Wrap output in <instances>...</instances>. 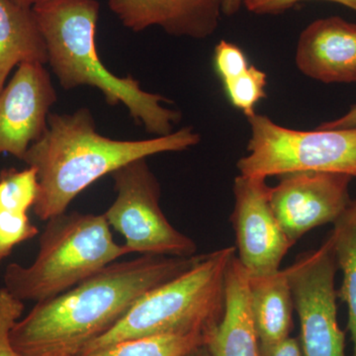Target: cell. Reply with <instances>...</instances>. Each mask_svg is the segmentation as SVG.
Masks as SVG:
<instances>
[{
  "label": "cell",
  "mask_w": 356,
  "mask_h": 356,
  "mask_svg": "<svg viewBox=\"0 0 356 356\" xmlns=\"http://www.w3.org/2000/svg\"><path fill=\"white\" fill-rule=\"evenodd\" d=\"M24 302L16 299L6 288L0 289V356H22L11 341V330L22 316Z\"/></svg>",
  "instance_id": "21"
},
{
  "label": "cell",
  "mask_w": 356,
  "mask_h": 356,
  "mask_svg": "<svg viewBox=\"0 0 356 356\" xmlns=\"http://www.w3.org/2000/svg\"><path fill=\"white\" fill-rule=\"evenodd\" d=\"M13 1L19 4V6L28 7V8H33V7L37 6V4L41 3V2L44 1V0H13Z\"/></svg>",
  "instance_id": "28"
},
{
  "label": "cell",
  "mask_w": 356,
  "mask_h": 356,
  "mask_svg": "<svg viewBox=\"0 0 356 356\" xmlns=\"http://www.w3.org/2000/svg\"><path fill=\"white\" fill-rule=\"evenodd\" d=\"M184 356H212L211 355L210 351L206 348L205 344L203 346H197V348H193L191 351H189L187 355Z\"/></svg>",
  "instance_id": "27"
},
{
  "label": "cell",
  "mask_w": 356,
  "mask_h": 356,
  "mask_svg": "<svg viewBox=\"0 0 356 356\" xmlns=\"http://www.w3.org/2000/svg\"><path fill=\"white\" fill-rule=\"evenodd\" d=\"M97 0H44L33 7L46 42L48 64L60 86H91L110 105H125L131 116L156 137L170 135L181 114L163 106V96L140 88L133 77L115 76L98 57Z\"/></svg>",
  "instance_id": "3"
},
{
  "label": "cell",
  "mask_w": 356,
  "mask_h": 356,
  "mask_svg": "<svg viewBox=\"0 0 356 356\" xmlns=\"http://www.w3.org/2000/svg\"><path fill=\"white\" fill-rule=\"evenodd\" d=\"M248 276L235 255L227 271L224 315L206 339L212 356H261L250 311Z\"/></svg>",
  "instance_id": "14"
},
{
  "label": "cell",
  "mask_w": 356,
  "mask_h": 356,
  "mask_svg": "<svg viewBox=\"0 0 356 356\" xmlns=\"http://www.w3.org/2000/svg\"><path fill=\"white\" fill-rule=\"evenodd\" d=\"M110 10L134 32L158 26L168 34L202 40L222 15V0H108Z\"/></svg>",
  "instance_id": "12"
},
{
  "label": "cell",
  "mask_w": 356,
  "mask_h": 356,
  "mask_svg": "<svg viewBox=\"0 0 356 356\" xmlns=\"http://www.w3.org/2000/svg\"><path fill=\"white\" fill-rule=\"evenodd\" d=\"M259 350L261 356H303L299 339L290 336L278 343H259Z\"/></svg>",
  "instance_id": "24"
},
{
  "label": "cell",
  "mask_w": 356,
  "mask_h": 356,
  "mask_svg": "<svg viewBox=\"0 0 356 356\" xmlns=\"http://www.w3.org/2000/svg\"><path fill=\"white\" fill-rule=\"evenodd\" d=\"M192 257L142 254L115 261L76 286L35 304L11 330L22 356H74L118 323L149 290L195 266Z\"/></svg>",
  "instance_id": "1"
},
{
  "label": "cell",
  "mask_w": 356,
  "mask_h": 356,
  "mask_svg": "<svg viewBox=\"0 0 356 356\" xmlns=\"http://www.w3.org/2000/svg\"><path fill=\"white\" fill-rule=\"evenodd\" d=\"M130 254L115 242L104 215L72 212L47 221L36 259L10 264L4 288L20 301L35 303L63 294L105 266Z\"/></svg>",
  "instance_id": "5"
},
{
  "label": "cell",
  "mask_w": 356,
  "mask_h": 356,
  "mask_svg": "<svg viewBox=\"0 0 356 356\" xmlns=\"http://www.w3.org/2000/svg\"><path fill=\"white\" fill-rule=\"evenodd\" d=\"M235 255L234 247L203 254L188 270L143 295L118 323L77 355L159 334H201L207 339L224 315L227 271Z\"/></svg>",
  "instance_id": "4"
},
{
  "label": "cell",
  "mask_w": 356,
  "mask_h": 356,
  "mask_svg": "<svg viewBox=\"0 0 356 356\" xmlns=\"http://www.w3.org/2000/svg\"><path fill=\"white\" fill-rule=\"evenodd\" d=\"M337 267L343 273V283L337 297L348 306V330L356 356V200L351 201L343 215L334 222L327 236Z\"/></svg>",
  "instance_id": "17"
},
{
  "label": "cell",
  "mask_w": 356,
  "mask_h": 356,
  "mask_svg": "<svg viewBox=\"0 0 356 356\" xmlns=\"http://www.w3.org/2000/svg\"><path fill=\"white\" fill-rule=\"evenodd\" d=\"M206 343L201 334H159L127 339L102 350L74 356H184Z\"/></svg>",
  "instance_id": "18"
},
{
  "label": "cell",
  "mask_w": 356,
  "mask_h": 356,
  "mask_svg": "<svg viewBox=\"0 0 356 356\" xmlns=\"http://www.w3.org/2000/svg\"><path fill=\"white\" fill-rule=\"evenodd\" d=\"M248 154L236 163L245 177H280L297 172H339L356 177V127L299 131L269 117H248Z\"/></svg>",
  "instance_id": "6"
},
{
  "label": "cell",
  "mask_w": 356,
  "mask_h": 356,
  "mask_svg": "<svg viewBox=\"0 0 356 356\" xmlns=\"http://www.w3.org/2000/svg\"><path fill=\"white\" fill-rule=\"evenodd\" d=\"M356 127V104L353 105L350 111L346 112L343 116L334 120L325 122L318 126L321 130H334V129H348Z\"/></svg>",
  "instance_id": "25"
},
{
  "label": "cell",
  "mask_w": 356,
  "mask_h": 356,
  "mask_svg": "<svg viewBox=\"0 0 356 356\" xmlns=\"http://www.w3.org/2000/svg\"><path fill=\"white\" fill-rule=\"evenodd\" d=\"M245 0H222V15L233 16L241 10Z\"/></svg>",
  "instance_id": "26"
},
{
  "label": "cell",
  "mask_w": 356,
  "mask_h": 356,
  "mask_svg": "<svg viewBox=\"0 0 356 356\" xmlns=\"http://www.w3.org/2000/svg\"><path fill=\"white\" fill-rule=\"evenodd\" d=\"M30 208L21 201L0 198V264L16 245L38 234L27 216Z\"/></svg>",
  "instance_id": "19"
},
{
  "label": "cell",
  "mask_w": 356,
  "mask_h": 356,
  "mask_svg": "<svg viewBox=\"0 0 356 356\" xmlns=\"http://www.w3.org/2000/svg\"><path fill=\"white\" fill-rule=\"evenodd\" d=\"M313 1V0H245L243 6L248 13L255 15H278L289 10L300 2ZM329 1L348 7L356 13V0H317Z\"/></svg>",
  "instance_id": "23"
},
{
  "label": "cell",
  "mask_w": 356,
  "mask_h": 356,
  "mask_svg": "<svg viewBox=\"0 0 356 356\" xmlns=\"http://www.w3.org/2000/svg\"><path fill=\"white\" fill-rule=\"evenodd\" d=\"M222 84L229 102L247 118L254 116L257 103L266 97V74L255 65Z\"/></svg>",
  "instance_id": "20"
},
{
  "label": "cell",
  "mask_w": 356,
  "mask_h": 356,
  "mask_svg": "<svg viewBox=\"0 0 356 356\" xmlns=\"http://www.w3.org/2000/svg\"><path fill=\"white\" fill-rule=\"evenodd\" d=\"M248 295L259 343L273 344L289 337L294 302L285 270L248 276Z\"/></svg>",
  "instance_id": "16"
},
{
  "label": "cell",
  "mask_w": 356,
  "mask_h": 356,
  "mask_svg": "<svg viewBox=\"0 0 356 356\" xmlns=\"http://www.w3.org/2000/svg\"><path fill=\"white\" fill-rule=\"evenodd\" d=\"M200 143V135L184 127L152 139L120 140L100 135L88 108L72 114L50 113L43 135L23 156L36 170L39 191L33 206L42 221L64 214L89 185L140 159L182 152Z\"/></svg>",
  "instance_id": "2"
},
{
  "label": "cell",
  "mask_w": 356,
  "mask_h": 356,
  "mask_svg": "<svg viewBox=\"0 0 356 356\" xmlns=\"http://www.w3.org/2000/svg\"><path fill=\"white\" fill-rule=\"evenodd\" d=\"M23 64H48L46 42L33 8L0 0V93Z\"/></svg>",
  "instance_id": "15"
},
{
  "label": "cell",
  "mask_w": 356,
  "mask_h": 356,
  "mask_svg": "<svg viewBox=\"0 0 356 356\" xmlns=\"http://www.w3.org/2000/svg\"><path fill=\"white\" fill-rule=\"evenodd\" d=\"M337 269L329 238L284 269L298 314L303 356H346L344 334L337 323Z\"/></svg>",
  "instance_id": "8"
},
{
  "label": "cell",
  "mask_w": 356,
  "mask_h": 356,
  "mask_svg": "<svg viewBox=\"0 0 356 356\" xmlns=\"http://www.w3.org/2000/svg\"><path fill=\"white\" fill-rule=\"evenodd\" d=\"M116 198L104 213L121 234L130 254L192 257L196 243L177 231L161 208V186L147 159L134 161L112 173Z\"/></svg>",
  "instance_id": "7"
},
{
  "label": "cell",
  "mask_w": 356,
  "mask_h": 356,
  "mask_svg": "<svg viewBox=\"0 0 356 356\" xmlns=\"http://www.w3.org/2000/svg\"><path fill=\"white\" fill-rule=\"evenodd\" d=\"M271 187L266 178L240 175L234 182L232 222L236 233L238 261L250 276L280 270L281 262L294 243L274 214Z\"/></svg>",
  "instance_id": "9"
},
{
  "label": "cell",
  "mask_w": 356,
  "mask_h": 356,
  "mask_svg": "<svg viewBox=\"0 0 356 356\" xmlns=\"http://www.w3.org/2000/svg\"><path fill=\"white\" fill-rule=\"evenodd\" d=\"M214 67L222 83L240 76L250 67L245 51L231 43L222 40L214 50Z\"/></svg>",
  "instance_id": "22"
},
{
  "label": "cell",
  "mask_w": 356,
  "mask_h": 356,
  "mask_svg": "<svg viewBox=\"0 0 356 356\" xmlns=\"http://www.w3.org/2000/svg\"><path fill=\"white\" fill-rule=\"evenodd\" d=\"M280 177L271 187L270 203L293 243L317 227L334 224L353 201V177L344 173L297 172Z\"/></svg>",
  "instance_id": "10"
},
{
  "label": "cell",
  "mask_w": 356,
  "mask_h": 356,
  "mask_svg": "<svg viewBox=\"0 0 356 356\" xmlns=\"http://www.w3.org/2000/svg\"><path fill=\"white\" fill-rule=\"evenodd\" d=\"M295 62L321 83H356V24L339 16L314 21L300 35Z\"/></svg>",
  "instance_id": "13"
},
{
  "label": "cell",
  "mask_w": 356,
  "mask_h": 356,
  "mask_svg": "<svg viewBox=\"0 0 356 356\" xmlns=\"http://www.w3.org/2000/svg\"><path fill=\"white\" fill-rule=\"evenodd\" d=\"M56 102L57 93L44 65H19L0 93V154L22 161L46 130Z\"/></svg>",
  "instance_id": "11"
}]
</instances>
